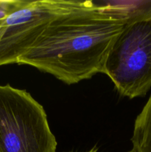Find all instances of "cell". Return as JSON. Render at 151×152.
I'll return each instance as SVG.
<instances>
[{"label":"cell","mask_w":151,"mask_h":152,"mask_svg":"<svg viewBox=\"0 0 151 152\" xmlns=\"http://www.w3.org/2000/svg\"><path fill=\"white\" fill-rule=\"evenodd\" d=\"M131 12L84 1L53 19L32 48L18 61L68 85L102 73L113 43Z\"/></svg>","instance_id":"1"},{"label":"cell","mask_w":151,"mask_h":152,"mask_svg":"<svg viewBox=\"0 0 151 152\" xmlns=\"http://www.w3.org/2000/svg\"><path fill=\"white\" fill-rule=\"evenodd\" d=\"M102 73L130 99L151 88V6L132 11L107 56Z\"/></svg>","instance_id":"2"},{"label":"cell","mask_w":151,"mask_h":152,"mask_svg":"<svg viewBox=\"0 0 151 152\" xmlns=\"http://www.w3.org/2000/svg\"><path fill=\"white\" fill-rule=\"evenodd\" d=\"M44 108L25 90L0 86V152H56Z\"/></svg>","instance_id":"3"},{"label":"cell","mask_w":151,"mask_h":152,"mask_svg":"<svg viewBox=\"0 0 151 152\" xmlns=\"http://www.w3.org/2000/svg\"><path fill=\"white\" fill-rule=\"evenodd\" d=\"M84 1L12 0L0 17V66L17 64L53 19L79 7Z\"/></svg>","instance_id":"4"},{"label":"cell","mask_w":151,"mask_h":152,"mask_svg":"<svg viewBox=\"0 0 151 152\" xmlns=\"http://www.w3.org/2000/svg\"><path fill=\"white\" fill-rule=\"evenodd\" d=\"M131 141L136 152H151V95L136 117Z\"/></svg>","instance_id":"5"},{"label":"cell","mask_w":151,"mask_h":152,"mask_svg":"<svg viewBox=\"0 0 151 152\" xmlns=\"http://www.w3.org/2000/svg\"><path fill=\"white\" fill-rule=\"evenodd\" d=\"M11 1L12 0H0V17L7 11Z\"/></svg>","instance_id":"6"},{"label":"cell","mask_w":151,"mask_h":152,"mask_svg":"<svg viewBox=\"0 0 151 152\" xmlns=\"http://www.w3.org/2000/svg\"><path fill=\"white\" fill-rule=\"evenodd\" d=\"M87 152H98V149L96 148H93L92 149H90V151Z\"/></svg>","instance_id":"7"},{"label":"cell","mask_w":151,"mask_h":152,"mask_svg":"<svg viewBox=\"0 0 151 152\" xmlns=\"http://www.w3.org/2000/svg\"><path fill=\"white\" fill-rule=\"evenodd\" d=\"M128 152H136V151H135L134 150H133V149H132L131 151H128Z\"/></svg>","instance_id":"8"}]
</instances>
